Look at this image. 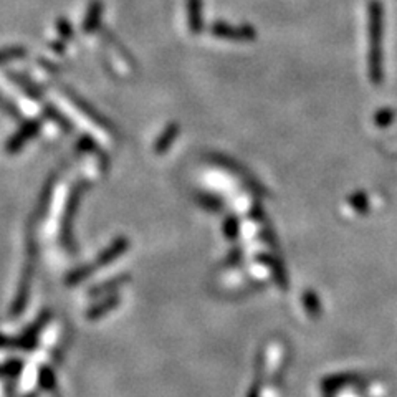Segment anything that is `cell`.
<instances>
[{
    "label": "cell",
    "instance_id": "6da1fadb",
    "mask_svg": "<svg viewBox=\"0 0 397 397\" xmlns=\"http://www.w3.org/2000/svg\"><path fill=\"white\" fill-rule=\"evenodd\" d=\"M174 136H176V128H174V129H172V133H171V129H169V131H167V133H166V134H164V136H163V138H160V139H159V142H158V147L160 146V149H163V147H164V146H167V142H169V141H171V139H174Z\"/></svg>",
    "mask_w": 397,
    "mask_h": 397
}]
</instances>
